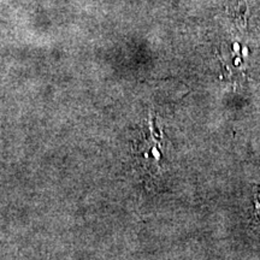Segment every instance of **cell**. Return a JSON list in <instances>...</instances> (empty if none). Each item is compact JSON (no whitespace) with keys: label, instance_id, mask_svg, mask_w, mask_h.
<instances>
[{"label":"cell","instance_id":"1","mask_svg":"<svg viewBox=\"0 0 260 260\" xmlns=\"http://www.w3.org/2000/svg\"><path fill=\"white\" fill-rule=\"evenodd\" d=\"M154 122L149 121L148 135L139 141L136 147V154L146 170L155 172L161 168L162 154H164V136L160 132H157Z\"/></svg>","mask_w":260,"mask_h":260}]
</instances>
